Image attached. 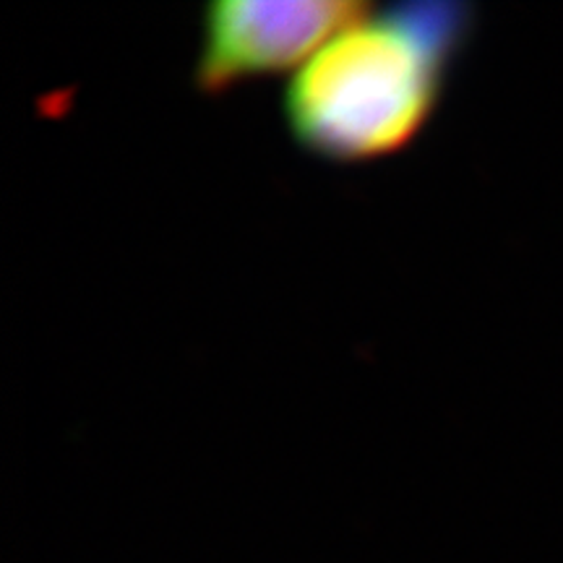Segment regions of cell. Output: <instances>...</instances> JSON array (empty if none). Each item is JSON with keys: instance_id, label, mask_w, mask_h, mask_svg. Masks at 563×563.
Masks as SVG:
<instances>
[{"instance_id": "cell-2", "label": "cell", "mask_w": 563, "mask_h": 563, "mask_svg": "<svg viewBox=\"0 0 563 563\" xmlns=\"http://www.w3.org/2000/svg\"><path fill=\"white\" fill-rule=\"evenodd\" d=\"M373 9L363 0H220L203 9L194 87L214 97L306 66Z\"/></svg>"}, {"instance_id": "cell-1", "label": "cell", "mask_w": 563, "mask_h": 563, "mask_svg": "<svg viewBox=\"0 0 563 563\" xmlns=\"http://www.w3.org/2000/svg\"><path fill=\"white\" fill-rule=\"evenodd\" d=\"M473 30L467 3L371 9L287 84L282 108L295 144L334 165L407 150L433 121Z\"/></svg>"}]
</instances>
